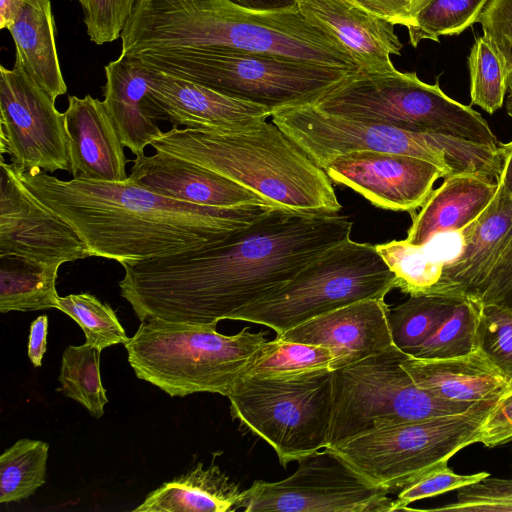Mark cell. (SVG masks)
<instances>
[{"instance_id": "1", "label": "cell", "mask_w": 512, "mask_h": 512, "mask_svg": "<svg viewBox=\"0 0 512 512\" xmlns=\"http://www.w3.org/2000/svg\"><path fill=\"white\" fill-rule=\"evenodd\" d=\"M353 222L272 207L215 245L123 264L121 296L142 321L217 325L289 282Z\"/></svg>"}, {"instance_id": "2", "label": "cell", "mask_w": 512, "mask_h": 512, "mask_svg": "<svg viewBox=\"0 0 512 512\" xmlns=\"http://www.w3.org/2000/svg\"><path fill=\"white\" fill-rule=\"evenodd\" d=\"M20 175L43 204L75 229L91 256L121 265L215 245L273 207L196 205L156 194L129 177L62 180L41 169L20 170Z\"/></svg>"}, {"instance_id": "3", "label": "cell", "mask_w": 512, "mask_h": 512, "mask_svg": "<svg viewBox=\"0 0 512 512\" xmlns=\"http://www.w3.org/2000/svg\"><path fill=\"white\" fill-rule=\"evenodd\" d=\"M150 146L220 174L273 207L309 215L342 208L325 171L267 120L229 129L173 126Z\"/></svg>"}, {"instance_id": "4", "label": "cell", "mask_w": 512, "mask_h": 512, "mask_svg": "<svg viewBox=\"0 0 512 512\" xmlns=\"http://www.w3.org/2000/svg\"><path fill=\"white\" fill-rule=\"evenodd\" d=\"M216 326L142 321L125 344L128 362L139 379L172 397L197 392L228 397L267 339L248 328L223 335Z\"/></svg>"}, {"instance_id": "5", "label": "cell", "mask_w": 512, "mask_h": 512, "mask_svg": "<svg viewBox=\"0 0 512 512\" xmlns=\"http://www.w3.org/2000/svg\"><path fill=\"white\" fill-rule=\"evenodd\" d=\"M143 65L273 112L315 103L357 71L228 48L171 49L133 55Z\"/></svg>"}, {"instance_id": "6", "label": "cell", "mask_w": 512, "mask_h": 512, "mask_svg": "<svg viewBox=\"0 0 512 512\" xmlns=\"http://www.w3.org/2000/svg\"><path fill=\"white\" fill-rule=\"evenodd\" d=\"M270 117L322 169L336 156L361 150L415 156L448 175L472 172L496 181L503 166L505 143L494 147L453 136L411 132L327 114L311 104L284 108Z\"/></svg>"}, {"instance_id": "7", "label": "cell", "mask_w": 512, "mask_h": 512, "mask_svg": "<svg viewBox=\"0 0 512 512\" xmlns=\"http://www.w3.org/2000/svg\"><path fill=\"white\" fill-rule=\"evenodd\" d=\"M319 111L403 130L440 134L501 147L482 115L421 81L415 72L348 75L311 104Z\"/></svg>"}, {"instance_id": "8", "label": "cell", "mask_w": 512, "mask_h": 512, "mask_svg": "<svg viewBox=\"0 0 512 512\" xmlns=\"http://www.w3.org/2000/svg\"><path fill=\"white\" fill-rule=\"evenodd\" d=\"M396 277L375 245L347 238L325 250L294 278L229 320L261 324L281 334L341 307L384 298Z\"/></svg>"}, {"instance_id": "9", "label": "cell", "mask_w": 512, "mask_h": 512, "mask_svg": "<svg viewBox=\"0 0 512 512\" xmlns=\"http://www.w3.org/2000/svg\"><path fill=\"white\" fill-rule=\"evenodd\" d=\"M406 355L392 344L332 371L328 448L383 427L460 413L477 403L444 400L421 389L402 366Z\"/></svg>"}, {"instance_id": "10", "label": "cell", "mask_w": 512, "mask_h": 512, "mask_svg": "<svg viewBox=\"0 0 512 512\" xmlns=\"http://www.w3.org/2000/svg\"><path fill=\"white\" fill-rule=\"evenodd\" d=\"M231 414L268 443L286 467L328 447L332 371L294 378H240L231 393Z\"/></svg>"}, {"instance_id": "11", "label": "cell", "mask_w": 512, "mask_h": 512, "mask_svg": "<svg viewBox=\"0 0 512 512\" xmlns=\"http://www.w3.org/2000/svg\"><path fill=\"white\" fill-rule=\"evenodd\" d=\"M496 400L477 402L460 413L383 427L331 449L391 493L479 443L481 424Z\"/></svg>"}, {"instance_id": "12", "label": "cell", "mask_w": 512, "mask_h": 512, "mask_svg": "<svg viewBox=\"0 0 512 512\" xmlns=\"http://www.w3.org/2000/svg\"><path fill=\"white\" fill-rule=\"evenodd\" d=\"M289 477L256 480L243 491L247 512H390L387 489L368 480L335 450L323 448L298 461Z\"/></svg>"}, {"instance_id": "13", "label": "cell", "mask_w": 512, "mask_h": 512, "mask_svg": "<svg viewBox=\"0 0 512 512\" xmlns=\"http://www.w3.org/2000/svg\"><path fill=\"white\" fill-rule=\"evenodd\" d=\"M1 156L22 172L70 171V152L64 113L55 101L14 63L0 67Z\"/></svg>"}, {"instance_id": "14", "label": "cell", "mask_w": 512, "mask_h": 512, "mask_svg": "<svg viewBox=\"0 0 512 512\" xmlns=\"http://www.w3.org/2000/svg\"><path fill=\"white\" fill-rule=\"evenodd\" d=\"M0 256L43 264L91 256L75 229L23 183L19 168L3 158L0 171Z\"/></svg>"}, {"instance_id": "15", "label": "cell", "mask_w": 512, "mask_h": 512, "mask_svg": "<svg viewBox=\"0 0 512 512\" xmlns=\"http://www.w3.org/2000/svg\"><path fill=\"white\" fill-rule=\"evenodd\" d=\"M323 170L332 182L351 188L373 205L409 213L422 207L439 178L448 176L419 157L368 150L336 156Z\"/></svg>"}, {"instance_id": "16", "label": "cell", "mask_w": 512, "mask_h": 512, "mask_svg": "<svg viewBox=\"0 0 512 512\" xmlns=\"http://www.w3.org/2000/svg\"><path fill=\"white\" fill-rule=\"evenodd\" d=\"M147 68V107L155 120H167L173 126L193 129H229L267 120L272 115V111L266 107Z\"/></svg>"}, {"instance_id": "17", "label": "cell", "mask_w": 512, "mask_h": 512, "mask_svg": "<svg viewBox=\"0 0 512 512\" xmlns=\"http://www.w3.org/2000/svg\"><path fill=\"white\" fill-rule=\"evenodd\" d=\"M384 298L355 302L308 320L276 337L331 350L332 371L382 352L393 344Z\"/></svg>"}, {"instance_id": "18", "label": "cell", "mask_w": 512, "mask_h": 512, "mask_svg": "<svg viewBox=\"0 0 512 512\" xmlns=\"http://www.w3.org/2000/svg\"><path fill=\"white\" fill-rule=\"evenodd\" d=\"M306 20L326 31L351 56L358 72L396 69L391 55L403 48L392 23L376 16L353 0H298Z\"/></svg>"}, {"instance_id": "19", "label": "cell", "mask_w": 512, "mask_h": 512, "mask_svg": "<svg viewBox=\"0 0 512 512\" xmlns=\"http://www.w3.org/2000/svg\"><path fill=\"white\" fill-rule=\"evenodd\" d=\"M128 177L156 194L196 205L216 208L269 205L240 184L163 151L136 156Z\"/></svg>"}, {"instance_id": "20", "label": "cell", "mask_w": 512, "mask_h": 512, "mask_svg": "<svg viewBox=\"0 0 512 512\" xmlns=\"http://www.w3.org/2000/svg\"><path fill=\"white\" fill-rule=\"evenodd\" d=\"M459 254L444 265L429 294L471 300L512 238V196L498 184L487 208L460 230Z\"/></svg>"}, {"instance_id": "21", "label": "cell", "mask_w": 512, "mask_h": 512, "mask_svg": "<svg viewBox=\"0 0 512 512\" xmlns=\"http://www.w3.org/2000/svg\"><path fill=\"white\" fill-rule=\"evenodd\" d=\"M73 178L123 181L126 173L124 145L103 101L85 95L68 97L64 112Z\"/></svg>"}, {"instance_id": "22", "label": "cell", "mask_w": 512, "mask_h": 512, "mask_svg": "<svg viewBox=\"0 0 512 512\" xmlns=\"http://www.w3.org/2000/svg\"><path fill=\"white\" fill-rule=\"evenodd\" d=\"M402 366L421 389L453 402L498 399L512 384L479 348L448 358L407 354Z\"/></svg>"}, {"instance_id": "23", "label": "cell", "mask_w": 512, "mask_h": 512, "mask_svg": "<svg viewBox=\"0 0 512 512\" xmlns=\"http://www.w3.org/2000/svg\"><path fill=\"white\" fill-rule=\"evenodd\" d=\"M498 182L480 173H453L444 177L418 213L412 212V224L406 241L422 245L435 235L460 231L472 223L491 203Z\"/></svg>"}, {"instance_id": "24", "label": "cell", "mask_w": 512, "mask_h": 512, "mask_svg": "<svg viewBox=\"0 0 512 512\" xmlns=\"http://www.w3.org/2000/svg\"><path fill=\"white\" fill-rule=\"evenodd\" d=\"M103 103L123 145L135 155L162 131L147 107L149 69L136 57L122 55L105 66Z\"/></svg>"}, {"instance_id": "25", "label": "cell", "mask_w": 512, "mask_h": 512, "mask_svg": "<svg viewBox=\"0 0 512 512\" xmlns=\"http://www.w3.org/2000/svg\"><path fill=\"white\" fill-rule=\"evenodd\" d=\"M243 491L220 468L198 463L149 493L134 512H231L240 509Z\"/></svg>"}, {"instance_id": "26", "label": "cell", "mask_w": 512, "mask_h": 512, "mask_svg": "<svg viewBox=\"0 0 512 512\" xmlns=\"http://www.w3.org/2000/svg\"><path fill=\"white\" fill-rule=\"evenodd\" d=\"M13 39L17 64L53 101L67 92L55 41L51 7L26 6L7 29Z\"/></svg>"}, {"instance_id": "27", "label": "cell", "mask_w": 512, "mask_h": 512, "mask_svg": "<svg viewBox=\"0 0 512 512\" xmlns=\"http://www.w3.org/2000/svg\"><path fill=\"white\" fill-rule=\"evenodd\" d=\"M375 247L395 274V288L409 295L429 294L438 283L444 265L459 254L462 238L459 231L444 232L422 245L404 239Z\"/></svg>"}, {"instance_id": "28", "label": "cell", "mask_w": 512, "mask_h": 512, "mask_svg": "<svg viewBox=\"0 0 512 512\" xmlns=\"http://www.w3.org/2000/svg\"><path fill=\"white\" fill-rule=\"evenodd\" d=\"M0 312L57 308L60 264H43L0 256Z\"/></svg>"}, {"instance_id": "29", "label": "cell", "mask_w": 512, "mask_h": 512, "mask_svg": "<svg viewBox=\"0 0 512 512\" xmlns=\"http://www.w3.org/2000/svg\"><path fill=\"white\" fill-rule=\"evenodd\" d=\"M334 359V354L326 347L276 337L263 344L240 378L285 379L332 371Z\"/></svg>"}, {"instance_id": "30", "label": "cell", "mask_w": 512, "mask_h": 512, "mask_svg": "<svg viewBox=\"0 0 512 512\" xmlns=\"http://www.w3.org/2000/svg\"><path fill=\"white\" fill-rule=\"evenodd\" d=\"M471 104L489 114L499 110L512 90V51H505L489 37L476 38L468 59Z\"/></svg>"}, {"instance_id": "31", "label": "cell", "mask_w": 512, "mask_h": 512, "mask_svg": "<svg viewBox=\"0 0 512 512\" xmlns=\"http://www.w3.org/2000/svg\"><path fill=\"white\" fill-rule=\"evenodd\" d=\"M49 444L20 439L0 456V503L32 496L46 481Z\"/></svg>"}, {"instance_id": "32", "label": "cell", "mask_w": 512, "mask_h": 512, "mask_svg": "<svg viewBox=\"0 0 512 512\" xmlns=\"http://www.w3.org/2000/svg\"><path fill=\"white\" fill-rule=\"evenodd\" d=\"M100 349L85 343L63 352L58 377L64 396L78 402L95 418L104 415L108 399L100 377Z\"/></svg>"}, {"instance_id": "33", "label": "cell", "mask_w": 512, "mask_h": 512, "mask_svg": "<svg viewBox=\"0 0 512 512\" xmlns=\"http://www.w3.org/2000/svg\"><path fill=\"white\" fill-rule=\"evenodd\" d=\"M460 299L463 298L437 294L410 295L408 300L389 311L393 344L413 355Z\"/></svg>"}, {"instance_id": "34", "label": "cell", "mask_w": 512, "mask_h": 512, "mask_svg": "<svg viewBox=\"0 0 512 512\" xmlns=\"http://www.w3.org/2000/svg\"><path fill=\"white\" fill-rule=\"evenodd\" d=\"M478 315V304L460 299L411 356L448 358L473 351L477 348Z\"/></svg>"}, {"instance_id": "35", "label": "cell", "mask_w": 512, "mask_h": 512, "mask_svg": "<svg viewBox=\"0 0 512 512\" xmlns=\"http://www.w3.org/2000/svg\"><path fill=\"white\" fill-rule=\"evenodd\" d=\"M489 0H432L408 27L409 42L417 47L423 40L439 42L441 36L459 35L477 23Z\"/></svg>"}, {"instance_id": "36", "label": "cell", "mask_w": 512, "mask_h": 512, "mask_svg": "<svg viewBox=\"0 0 512 512\" xmlns=\"http://www.w3.org/2000/svg\"><path fill=\"white\" fill-rule=\"evenodd\" d=\"M56 309L76 321L85 334L86 343L100 350L125 345L130 340L114 310L90 293L59 297Z\"/></svg>"}, {"instance_id": "37", "label": "cell", "mask_w": 512, "mask_h": 512, "mask_svg": "<svg viewBox=\"0 0 512 512\" xmlns=\"http://www.w3.org/2000/svg\"><path fill=\"white\" fill-rule=\"evenodd\" d=\"M476 347L512 383V313L493 304H478Z\"/></svg>"}, {"instance_id": "38", "label": "cell", "mask_w": 512, "mask_h": 512, "mask_svg": "<svg viewBox=\"0 0 512 512\" xmlns=\"http://www.w3.org/2000/svg\"><path fill=\"white\" fill-rule=\"evenodd\" d=\"M448 462V460L443 461L403 486L398 492L397 499L394 500L393 511L406 509L414 501L458 490L490 476L488 472L460 475L450 469Z\"/></svg>"}, {"instance_id": "39", "label": "cell", "mask_w": 512, "mask_h": 512, "mask_svg": "<svg viewBox=\"0 0 512 512\" xmlns=\"http://www.w3.org/2000/svg\"><path fill=\"white\" fill-rule=\"evenodd\" d=\"M78 1L89 39L96 45H103L120 38L138 0Z\"/></svg>"}, {"instance_id": "40", "label": "cell", "mask_w": 512, "mask_h": 512, "mask_svg": "<svg viewBox=\"0 0 512 512\" xmlns=\"http://www.w3.org/2000/svg\"><path fill=\"white\" fill-rule=\"evenodd\" d=\"M471 301L497 305L512 313V238Z\"/></svg>"}, {"instance_id": "41", "label": "cell", "mask_w": 512, "mask_h": 512, "mask_svg": "<svg viewBox=\"0 0 512 512\" xmlns=\"http://www.w3.org/2000/svg\"><path fill=\"white\" fill-rule=\"evenodd\" d=\"M512 442V384L496 400L480 427V442L488 448Z\"/></svg>"}, {"instance_id": "42", "label": "cell", "mask_w": 512, "mask_h": 512, "mask_svg": "<svg viewBox=\"0 0 512 512\" xmlns=\"http://www.w3.org/2000/svg\"><path fill=\"white\" fill-rule=\"evenodd\" d=\"M478 23L483 35L505 51H512V0H489Z\"/></svg>"}, {"instance_id": "43", "label": "cell", "mask_w": 512, "mask_h": 512, "mask_svg": "<svg viewBox=\"0 0 512 512\" xmlns=\"http://www.w3.org/2000/svg\"><path fill=\"white\" fill-rule=\"evenodd\" d=\"M376 16L406 28L413 26L432 0H353Z\"/></svg>"}, {"instance_id": "44", "label": "cell", "mask_w": 512, "mask_h": 512, "mask_svg": "<svg viewBox=\"0 0 512 512\" xmlns=\"http://www.w3.org/2000/svg\"><path fill=\"white\" fill-rule=\"evenodd\" d=\"M48 318L37 317L30 326L28 338V357L34 367H41L47 349Z\"/></svg>"}, {"instance_id": "45", "label": "cell", "mask_w": 512, "mask_h": 512, "mask_svg": "<svg viewBox=\"0 0 512 512\" xmlns=\"http://www.w3.org/2000/svg\"><path fill=\"white\" fill-rule=\"evenodd\" d=\"M37 9L51 7L50 0H0V28L8 29L26 7Z\"/></svg>"}, {"instance_id": "46", "label": "cell", "mask_w": 512, "mask_h": 512, "mask_svg": "<svg viewBox=\"0 0 512 512\" xmlns=\"http://www.w3.org/2000/svg\"><path fill=\"white\" fill-rule=\"evenodd\" d=\"M231 2L258 11L281 10L297 5L298 0H230Z\"/></svg>"}, {"instance_id": "47", "label": "cell", "mask_w": 512, "mask_h": 512, "mask_svg": "<svg viewBox=\"0 0 512 512\" xmlns=\"http://www.w3.org/2000/svg\"><path fill=\"white\" fill-rule=\"evenodd\" d=\"M497 182L507 194L512 196V141L505 143L503 166Z\"/></svg>"}, {"instance_id": "48", "label": "cell", "mask_w": 512, "mask_h": 512, "mask_svg": "<svg viewBox=\"0 0 512 512\" xmlns=\"http://www.w3.org/2000/svg\"><path fill=\"white\" fill-rule=\"evenodd\" d=\"M506 111L508 115L512 118V90L510 91L508 98L506 100Z\"/></svg>"}]
</instances>
